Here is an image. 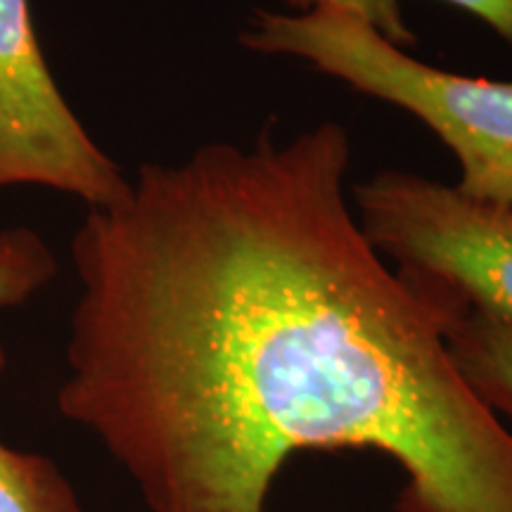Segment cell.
I'll return each mask as SVG.
<instances>
[{"instance_id":"ba28073f","label":"cell","mask_w":512,"mask_h":512,"mask_svg":"<svg viewBox=\"0 0 512 512\" xmlns=\"http://www.w3.org/2000/svg\"><path fill=\"white\" fill-rule=\"evenodd\" d=\"M283 3L290 12H309L316 8L344 10L373 24L384 38L401 48H408L415 41L411 24L403 15L401 0H283Z\"/></svg>"},{"instance_id":"3957f363","label":"cell","mask_w":512,"mask_h":512,"mask_svg":"<svg viewBox=\"0 0 512 512\" xmlns=\"http://www.w3.org/2000/svg\"><path fill=\"white\" fill-rule=\"evenodd\" d=\"M354 209L373 247L411 283L512 325V204L389 169L356 185Z\"/></svg>"},{"instance_id":"6da1fadb","label":"cell","mask_w":512,"mask_h":512,"mask_svg":"<svg viewBox=\"0 0 512 512\" xmlns=\"http://www.w3.org/2000/svg\"><path fill=\"white\" fill-rule=\"evenodd\" d=\"M351 155L337 121L209 143L76 230L57 411L150 512H266L287 460L332 448L392 458L399 512H512V430L363 233Z\"/></svg>"},{"instance_id":"9c48e42d","label":"cell","mask_w":512,"mask_h":512,"mask_svg":"<svg viewBox=\"0 0 512 512\" xmlns=\"http://www.w3.org/2000/svg\"><path fill=\"white\" fill-rule=\"evenodd\" d=\"M444 3L477 17L503 41L512 43V0H444Z\"/></svg>"},{"instance_id":"7a4b0ae2","label":"cell","mask_w":512,"mask_h":512,"mask_svg":"<svg viewBox=\"0 0 512 512\" xmlns=\"http://www.w3.org/2000/svg\"><path fill=\"white\" fill-rule=\"evenodd\" d=\"M240 43L259 55L292 57L413 114L453 152L460 192L512 204V81L453 74L415 60L373 24L335 8L254 10Z\"/></svg>"},{"instance_id":"5b68a950","label":"cell","mask_w":512,"mask_h":512,"mask_svg":"<svg viewBox=\"0 0 512 512\" xmlns=\"http://www.w3.org/2000/svg\"><path fill=\"white\" fill-rule=\"evenodd\" d=\"M444 335L465 382L512 430V325L446 306Z\"/></svg>"},{"instance_id":"8992f818","label":"cell","mask_w":512,"mask_h":512,"mask_svg":"<svg viewBox=\"0 0 512 512\" xmlns=\"http://www.w3.org/2000/svg\"><path fill=\"white\" fill-rule=\"evenodd\" d=\"M5 363L0 344V377ZM0 512H83V505L53 460L0 441Z\"/></svg>"},{"instance_id":"52a82bcc","label":"cell","mask_w":512,"mask_h":512,"mask_svg":"<svg viewBox=\"0 0 512 512\" xmlns=\"http://www.w3.org/2000/svg\"><path fill=\"white\" fill-rule=\"evenodd\" d=\"M55 275V254L41 235L29 228L0 230V309L27 304Z\"/></svg>"},{"instance_id":"277c9868","label":"cell","mask_w":512,"mask_h":512,"mask_svg":"<svg viewBox=\"0 0 512 512\" xmlns=\"http://www.w3.org/2000/svg\"><path fill=\"white\" fill-rule=\"evenodd\" d=\"M128 183L64 100L29 0H0V188L41 185L100 209Z\"/></svg>"}]
</instances>
